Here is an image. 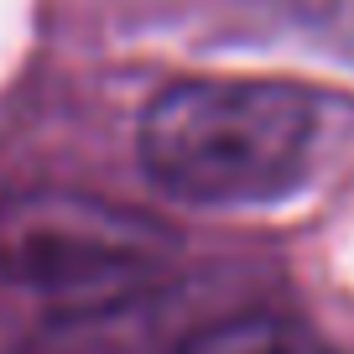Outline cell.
<instances>
[{
  "mask_svg": "<svg viewBox=\"0 0 354 354\" xmlns=\"http://www.w3.org/2000/svg\"><path fill=\"white\" fill-rule=\"evenodd\" d=\"M323 110L281 78H183L141 115V167L198 209L277 203L308 177Z\"/></svg>",
  "mask_w": 354,
  "mask_h": 354,
  "instance_id": "1",
  "label": "cell"
},
{
  "mask_svg": "<svg viewBox=\"0 0 354 354\" xmlns=\"http://www.w3.org/2000/svg\"><path fill=\"white\" fill-rule=\"evenodd\" d=\"M172 255V230L141 209L78 193H26L0 203V281L73 308L146 292Z\"/></svg>",
  "mask_w": 354,
  "mask_h": 354,
  "instance_id": "2",
  "label": "cell"
},
{
  "mask_svg": "<svg viewBox=\"0 0 354 354\" xmlns=\"http://www.w3.org/2000/svg\"><path fill=\"white\" fill-rule=\"evenodd\" d=\"M172 354H339L308 318L292 313H230V318L198 323L193 333L172 344Z\"/></svg>",
  "mask_w": 354,
  "mask_h": 354,
  "instance_id": "3",
  "label": "cell"
}]
</instances>
